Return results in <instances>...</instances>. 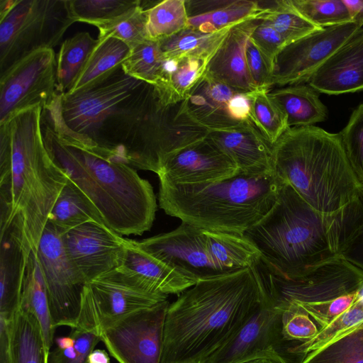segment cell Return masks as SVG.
I'll list each match as a JSON object with an SVG mask.
<instances>
[{"instance_id": "obj_1", "label": "cell", "mask_w": 363, "mask_h": 363, "mask_svg": "<svg viewBox=\"0 0 363 363\" xmlns=\"http://www.w3.org/2000/svg\"><path fill=\"white\" fill-rule=\"evenodd\" d=\"M42 118L62 138L157 174L169 155L208 133L183 101L164 104L155 85L128 75L122 65L79 91L57 93Z\"/></svg>"}, {"instance_id": "obj_2", "label": "cell", "mask_w": 363, "mask_h": 363, "mask_svg": "<svg viewBox=\"0 0 363 363\" xmlns=\"http://www.w3.org/2000/svg\"><path fill=\"white\" fill-rule=\"evenodd\" d=\"M269 298L258 265L198 281L169 305L160 363H206Z\"/></svg>"}, {"instance_id": "obj_3", "label": "cell", "mask_w": 363, "mask_h": 363, "mask_svg": "<svg viewBox=\"0 0 363 363\" xmlns=\"http://www.w3.org/2000/svg\"><path fill=\"white\" fill-rule=\"evenodd\" d=\"M43 108L14 116L0 130V230L37 254L49 214L68 180L44 143ZM3 125V124H2Z\"/></svg>"}, {"instance_id": "obj_4", "label": "cell", "mask_w": 363, "mask_h": 363, "mask_svg": "<svg viewBox=\"0 0 363 363\" xmlns=\"http://www.w3.org/2000/svg\"><path fill=\"white\" fill-rule=\"evenodd\" d=\"M41 128L50 156L91 201L106 225L121 235H140L151 228L156 197L135 169L62 138L43 118Z\"/></svg>"}, {"instance_id": "obj_5", "label": "cell", "mask_w": 363, "mask_h": 363, "mask_svg": "<svg viewBox=\"0 0 363 363\" xmlns=\"http://www.w3.org/2000/svg\"><path fill=\"white\" fill-rule=\"evenodd\" d=\"M274 175L315 211L330 216L355 196L361 182L339 133L309 125L289 128L272 145Z\"/></svg>"}, {"instance_id": "obj_6", "label": "cell", "mask_w": 363, "mask_h": 363, "mask_svg": "<svg viewBox=\"0 0 363 363\" xmlns=\"http://www.w3.org/2000/svg\"><path fill=\"white\" fill-rule=\"evenodd\" d=\"M282 183L274 174L239 172L222 181L194 184H160V207L182 223L213 231L244 234L276 203Z\"/></svg>"}, {"instance_id": "obj_7", "label": "cell", "mask_w": 363, "mask_h": 363, "mask_svg": "<svg viewBox=\"0 0 363 363\" xmlns=\"http://www.w3.org/2000/svg\"><path fill=\"white\" fill-rule=\"evenodd\" d=\"M328 216L283 184L269 213L244 235L261 254L260 266L283 279H296L338 256L328 234Z\"/></svg>"}, {"instance_id": "obj_8", "label": "cell", "mask_w": 363, "mask_h": 363, "mask_svg": "<svg viewBox=\"0 0 363 363\" xmlns=\"http://www.w3.org/2000/svg\"><path fill=\"white\" fill-rule=\"evenodd\" d=\"M136 243L194 284L256 267L261 259L260 252L244 234L185 223Z\"/></svg>"}, {"instance_id": "obj_9", "label": "cell", "mask_w": 363, "mask_h": 363, "mask_svg": "<svg viewBox=\"0 0 363 363\" xmlns=\"http://www.w3.org/2000/svg\"><path fill=\"white\" fill-rule=\"evenodd\" d=\"M74 23L67 0H0V75L31 53L52 49Z\"/></svg>"}, {"instance_id": "obj_10", "label": "cell", "mask_w": 363, "mask_h": 363, "mask_svg": "<svg viewBox=\"0 0 363 363\" xmlns=\"http://www.w3.org/2000/svg\"><path fill=\"white\" fill-rule=\"evenodd\" d=\"M167 297L145 291L133 278L114 269L84 285L75 328L99 336L106 328L127 315L153 306Z\"/></svg>"}, {"instance_id": "obj_11", "label": "cell", "mask_w": 363, "mask_h": 363, "mask_svg": "<svg viewBox=\"0 0 363 363\" xmlns=\"http://www.w3.org/2000/svg\"><path fill=\"white\" fill-rule=\"evenodd\" d=\"M258 267L270 298L280 310L291 303L330 301L363 289V271L337 257L294 279H283Z\"/></svg>"}, {"instance_id": "obj_12", "label": "cell", "mask_w": 363, "mask_h": 363, "mask_svg": "<svg viewBox=\"0 0 363 363\" xmlns=\"http://www.w3.org/2000/svg\"><path fill=\"white\" fill-rule=\"evenodd\" d=\"M57 93V58L53 49L31 53L1 75L0 125L30 108H46Z\"/></svg>"}, {"instance_id": "obj_13", "label": "cell", "mask_w": 363, "mask_h": 363, "mask_svg": "<svg viewBox=\"0 0 363 363\" xmlns=\"http://www.w3.org/2000/svg\"><path fill=\"white\" fill-rule=\"evenodd\" d=\"M37 257L53 326L75 328L86 284L67 257L62 235L48 222L40 240Z\"/></svg>"}, {"instance_id": "obj_14", "label": "cell", "mask_w": 363, "mask_h": 363, "mask_svg": "<svg viewBox=\"0 0 363 363\" xmlns=\"http://www.w3.org/2000/svg\"><path fill=\"white\" fill-rule=\"evenodd\" d=\"M167 300L127 315L99 335L118 363H160Z\"/></svg>"}, {"instance_id": "obj_15", "label": "cell", "mask_w": 363, "mask_h": 363, "mask_svg": "<svg viewBox=\"0 0 363 363\" xmlns=\"http://www.w3.org/2000/svg\"><path fill=\"white\" fill-rule=\"evenodd\" d=\"M359 28L352 22L322 28L286 45L277 57L272 88L307 83Z\"/></svg>"}, {"instance_id": "obj_16", "label": "cell", "mask_w": 363, "mask_h": 363, "mask_svg": "<svg viewBox=\"0 0 363 363\" xmlns=\"http://www.w3.org/2000/svg\"><path fill=\"white\" fill-rule=\"evenodd\" d=\"M68 259L85 284L116 269L125 238L103 222L91 220L62 235Z\"/></svg>"}, {"instance_id": "obj_17", "label": "cell", "mask_w": 363, "mask_h": 363, "mask_svg": "<svg viewBox=\"0 0 363 363\" xmlns=\"http://www.w3.org/2000/svg\"><path fill=\"white\" fill-rule=\"evenodd\" d=\"M240 172L233 160L208 135L169 155L157 174L160 184L216 182Z\"/></svg>"}, {"instance_id": "obj_18", "label": "cell", "mask_w": 363, "mask_h": 363, "mask_svg": "<svg viewBox=\"0 0 363 363\" xmlns=\"http://www.w3.org/2000/svg\"><path fill=\"white\" fill-rule=\"evenodd\" d=\"M282 311L272 298L264 303L237 334L206 363H245L276 348Z\"/></svg>"}, {"instance_id": "obj_19", "label": "cell", "mask_w": 363, "mask_h": 363, "mask_svg": "<svg viewBox=\"0 0 363 363\" xmlns=\"http://www.w3.org/2000/svg\"><path fill=\"white\" fill-rule=\"evenodd\" d=\"M307 84L319 93L330 95L363 90V27L315 72Z\"/></svg>"}, {"instance_id": "obj_20", "label": "cell", "mask_w": 363, "mask_h": 363, "mask_svg": "<svg viewBox=\"0 0 363 363\" xmlns=\"http://www.w3.org/2000/svg\"><path fill=\"white\" fill-rule=\"evenodd\" d=\"M259 22L258 17L233 26L206 67L208 76L238 94H247L257 90L248 72L245 49Z\"/></svg>"}, {"instance_id": "obj_21", "label": "cell", "mask_w": 363, "mask_h": 363, "mask_svg": "<svg viewBox=\"0 0 363 363\" xmlns=\"http://www.w3.org/2000/svg\"><path fill=\"white\" fill-rule=\"evenodd\" d=\"M208 136L233 160L240 172L274 174L272 145L251 121L228 129L209 130Z\"/></svg>"}, {"instance_id": "obj_22", "label": "cell", "mask_w": 363, "mask_h": 363, "mask_svg": "<svg viewBox=\"0 0 363 363\" xmlns=\"http://www.w3.org/2000/svg\"><path fill=\"white\" fill-rule=\"evenodd\" d=\"M117 269L133 278L145 291L154 294H180L195 284L140 248L136 240L128 238Z\"/></svg>"}, {"instance_id": "obj_23", "label": "cell", "mask_w": 363, "mask_h": 363, "mask_svg": "<svg viewBox=\"0 0 363 363\" xmlns=\"http://www.w3.org/2000/svg\"><path fill=\"white\" fill-rule=\"evenodd\" d=\"M237 94L206 72L184 100L185 109L198 124L209 130L233 128L241 123L234 120L228 104Z\"/></svg>"}, {"instance_id": "obj_24", "label": "cell", "mask_w": 363, "mask_h": 363, "mask_svg": "<svg viewBox=\"0 0 363 363\" xmlns=\"http://www.w3.org/2000/svg\"><path fill=\"white\" fill-rule=\"evenodd\" d=\"M328 234L336 255L363 271V183L349 203L328 216Z\"/></svg>"}, {"instance_id": "obj_25", "label": "cell", "mask_w": 363, "mask_h": 363, "mask_svg": "<svg viewBox=\"0 0 363 363\" xmlns=\"http://www.w3.org/2000/svg\"><path fill=\"white\" fill-rule=\"evenodd\" d=\"M28 257L10 230L1 232L0 317L11 319L21 307Z\"/></svg>"}, {"instance_id": "obj_26", "label": "cell", "mask_w": 363, "mask_h": 363, "mask_svg": "<svg viewBox=\"0 0 363 363\" xmlns=\"http://www.w3.org/2000/svg\"><path fill=\"white\" fill-rule=\"evenodd\" d=\"M268 95L286 114L289 128L313 125L327 118L319 92L308 84L273 87Z\"/></svg>"}, {"instance_id": "obj_27", "label": "cell", "mask_w": 363, "mask_h": 363, "mask_svg": "<svg viewBox=\"0 0 363 363\" xmlns=\"http://www.w3.org/2000/svg\"><path fill=\"white\" fill-rule=\"evenodd\" d=\"M212 57L166 59L163 75L155 85L162 103L169 105L184 101L205 74Z\"/></svg>"}, {"instance_id": "obj_28", "label": "cell", "mask_w": 363, "mask_h": 363, "mask_svg": "<svg viewBox=\"0 0 363 363\" xmlns=\"http://www.w3.org/2000/svg\"><path fill=\"white\" fill-rule=\"evenodd\" d=\"M13 363H49V350L37 318L20 307L11 319Z\"/></svg>"}, {"instance_id": "obj_29", "label": "cell", "mask_w": 363, "mask_h": 363, "mask_svg": "<svg viewBox=\"0 0 363 363\" xmlns=\"http://www.w3.org/2000/svg\"><path fill=\"white\" fill-rule=\"evenodd\" d=\"M91 220L103 222L91 201L75 183L68 179L55 201L48 222L62 235Z\"/></svg>"}, {"instance_id": "obj_30", "label": "cell", "mask_w": 363, "mask_h": 363, "mask_svg": "<svg viewBox=\"0 0 363 363\" xmlns=\"http://www.w3.org/2000/svg\"><path fill=\"white\" fill-rule=\"evenodd\" d=\"M21 307L33 313L42 328L45 343L50 350L54 342L55 328L50 313L46 288L37 257L32 252L27 262Z\"/></svg>"}, {"instance_id": "obj_31", "label": "cell", "mask_w": 363, "mask_h": 363, "mask_svg": "<svg viewBox=\"0 0 363 363\" xmlns=\"http://www.w3.org/2000/svg\"><path fill=\"white\" fill-rule=\"evenodd\" d=\"M98 42L88 32L78 33L63 42L57 58L58 94L71 91Z\"/></svg>"}, {"instance_id": "obj_32", "label": "cell", "mask_w": 363, "mask_h": 363, "mask_svg": "<svg viewBox=\"0 0 363 363\" xmlns=\"http://www.w3.org/2000/svg\"><path fill=\"white\" fill-rule=\"evenodd\" d=\"M232 27L206 33L187 26L178 33L158 41L167 60L212 57Z\"/></svg>"}, {"instance_id": "obj_33", "label": "cell", "mask_w": 363, "mask_h": 363, "mask_svg": "<svg viewBox=\"0 0 363 363\" xmlns=\"http://www.w3.org/2000/svg\"><path fill=\"white\" fill-rule=\"evenodd\" d=\"M84 69L71 91V94L84 89L109 74L121 67L128 57L130 48L124 42L113 38H99Z\"/></svg>"}, {"instance_id": "obj_34", "label": "cell", "mask_w": 363, "mask_h": 363, "mask_svg": "<svg viewBox=\"0 0 363 363\" xmlns=\"http://www.w3.org/2000/svg\"><path fill=\"white\" fill-rule=\"evenodd\" d=\"M265 10L262 1L224 0L222 4L208 13L189 17L188 27L206 33L216 32L257 18Z\"/></svg>"}, {"instance_id": "obj_35", "label": "cell", "mask_w": 363, "mask_h": 363, "mask_svg": "<svg viewBox=\"0 0 363 363\" xmlns=\"http://www.w3.org/2000/svg\"><path fill=\"white\" fill-rule=\"evenodd\" d=\"M72 18L98 28L108 25L142 4L140 0H67Z\"/></svg>"}, {"instance_id": "obj_36", "label": "cell", "mask_w": 363, "mask_h": 363, "mask_svg": "<svg viewBox=\"0 0 363 363\" xmlns=\"http://www.w3.org/2000/svg\"><path fill=\"white\" fill-rule=\"evenodd\" d=\"M363 328V303L357 300L348 310L327 326L319 329L311 339L289 349L303 356L318 352L343 337Z\"/></svg>"}, {"instance_id": "obj_37", "label": "cell", "mask_w": 363, "mask_h": 363, "mask_svg": "<svg viewBox=\"0 0 363 363\" xmlns=\"http://www.w3.org/2000/svg\"><path fill=\"white\" fill-rule=\"evenodd\" d=\"M267 4L265 5L263 2L266 10L259 18L271 25L287 45L321 28L301 15L291 0H279Z\"/></svg>"}, {"instance_id": "obj_38", "label": "cell", "mask_w": 363, "mask_h": 363, "mask_svg": "<svg viewBox=\"0 0 363 363\" xmlns=\"http://www.w3.org/2000/svg\"><path fill=\"white\" fill-rule=\"evenodd\" d=\"M268 91L257 89L248 95L251 121L272 145L289 128L286 114L269 97Z\"/></svg>"}, {"instance_id": "obj_39", "label": "cell", "mask_w": 363, "mask_h": 363, "mask_svg": "<svg viewBox=\"0 0 363 363\" xmlns=\"http://www.w3.org/2000/svg\"><path fill=\"white\" fill-rule=\"evenodd\" d=\"M165 62L159 41L148 38L130 48L122 68L128 75L155 86L163 75Z\"/></svg>"}, {"instance_id": "obj_40", "label": "cell", "mask_w": 363, "mask_h": 363, "mask_svg": "<svg viewBox=\"0 0 363 363\" xmlns=\"http://www.w3.org/2000/svg\"><path fill=\"white\" fill-rule=\"evenodd\" d=\"M188 20L184 0L159 1L147 9L148 38L160 40L171 37L185 29Z\"/></svg>"}, {"instance_id": "obj_41", "label": "cell", "mask_w": 363, "mask_h": 363, "mask_svg": "<svg viewBox=\"0 0 363 363\" xmlns=\"http://www.w3.org/2000/svg\"><path fill=\"white\" fill-rule=\"evenodd\" d=\"M300 363H363V328L303 356Z\"/></svg>"}, {"instance_id": "obj_42", "label": "cell", "mask_w": 363, "mask_h": 363, "mask_svg": "<svg viewBox=\"0 0 363 363\" xmlns=\"http://www.w3.org/2000/svg\"><path fill=\"white\" fill-rule=\"evenodd\" d=\"M298 13L319 28L352 22L343 0H291Z\"/></svg>"}, {"instance_id": "obj_43", "label": "cell", "mask_w": 363, "mask_h": 363, "mask_svg": "<svg viewBox=\"0 0 363 363\" xmlns=\"http://www.w3.org/2000/svg\"><path fill=\"white\" fill-rule=\"evenodd\" d=\"M147 9L142 4L121 18L99 28V38L113 37L130 48L148 39Z\"/></svg>"}, {"instance_id": "obj_44", "label": "cell", "mask_w": 363, "mask_h": 363, "mask_svg": "<svg viewBox=\"0 0 363 363\" xmlns=\"http://www.w3.org/2000/svg\"><path fill=\"white\" fill-rule=\"evenodd\" d=\"M342 143L358 180L363 183V104L352 113L346 126L339 133Z\"/></svg>"}, {"instance_id": "obj_45", "label": "cell", "mask_w": 363, "mask_h": 363, "mask_svg": "<svg viewBox=\"0 0 363 363\" xmlns=\"http://www.w3.org/2000/svg\"><path fill=\"white\" fill-rule=\"evenodd\" d=\"M74 344L66 348L55 347L50 352L49 363H86L89 354L101 341L96 334L72 328Z\"/></svg>"}, {"instance_id": "obj_46", "label": "cell", "mask_w": 363, "mask_h": 363, "mask_svg": "<svg viewBox=\"0 0 363 363\" xmlns=\"http://www.w3.org/2000/svg\"><path fill=\"white\" fill-rule=\"evenodd\" d=\"M318 330L309 315L298 306L290 304L282 309L281 335L284 339L305 342L313 338Z\"/></svg>"}, {"instance_id": "obj_47", "label": "cell", "mask_w": 363, "mask_h": 363, "mask_svg": "<svg viewBox=\"0 0 363 363\" xmlns=\"http://www.w3.org/2000/svg\"><path fill=\"white\" fill-rule=\"evenodd\" d=\"M360 291L323 302L291 303L289 305L294 304L305 311L318 324L319 329H322L348 310L358 300Z\"/></svg>"}, {"instance_id": "obj_48", "label": "cell", "mask_w": 363, "mask_h": 363, "mask_svg": "<svg viewBox=\"0 0 363 363\" xmlns=\"http://www.w3.org/2000/svg\"><path fill=\"white\" fill-rule=\"evenodd\" d=\"M250 40L259 49L274 71L277 55L287 45L281 35L269 23L262 21L252 31Z\"/></svg>"}, {"instance_id": "obj_49", "label": "cell", "mask_w": 363, "mask_h": 363, "mask_svg": "<svg viewBox=\"0 0 363 363\" xmlns=\"http://www.w3.org/2000/svg\"><path fill=\"white\" fill-rule=\"evenodd\" d=\"M245 56L249 74L257 89L269 90L272 86L273 70L250 38Z\"/></svg>"}, {"instance_id": "obj_50", "label": "cell", "mask_w": 363, "mask_h": 363, "mask_svg": "<svg viewBox=\"0 0 363 363\" xmlns=\"http://www.w3.org/2000/svg\"><path fill=\"white\" fill-rule=\"evenodd\" d=\"M228 110L232 118L238 123L251 121L248 94H235L229 101Z\"/></svg>"}, {"instance_id": "obj_51", "label": "cell", "mask_w": 363, "mask_h": 363, "mask_svg": "<svg viewBox=\"0 0 363 363\" xmlns=\"http://www.w3.org/2000/svg\"><path fill=\"white\" fill-rule=\"evenodd\" d=\"M11 319L0 317V363H13Z\"/></svg>"}, {"instance_id": "obj_52", "label": "cell", "mask_w": 363, "mask_h": 363, "mask_svg": "<svg viewBox=\"0 0 363 363\" xmlns=\"http://www.w3.org/2000/svg\"><path fill=\"white\" fill-rule=\"evenodd\" d=\"M352 23L363 26V0H343Z\"/></svg>"}, {"instance_id": "obj_53", "label": "cell", "mask_w": 363, "mask_h": 363, "mask_svg": "<svg viewBox=\"0 0 363 363\" xmlns=\"http://www.w3.org/2000/svg\"><path fill=\"white\" fill-rule=\"evenodd\" d=\"M245 363H289L277 350L271 349Z\"/></svg>"}, {"instance_id": "obj_54", "label": "cell", "mask_w": 363, "mask_h": 363, "mask_svg": "<svg viewBox=\"0 0 363 363\" xmlns=\"http://www.w3.org/2000/svg\"><path fill=\"white\" fill-rule=\"evenodd\" d=\"M86 363H111V359L105 350L94 349L88 356Z\"/></svg>"}]
</instances>
